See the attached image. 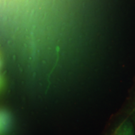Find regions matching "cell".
I'll use <instances>...</instances> for the list:
<instances>
[{
	"label": "cell",
	"instance_id": "cell-1",
	"mask_svg": "<svg viewBox=\"0 0 135 135\" xmlns=\"http://www.w3.org/2000/svg\"><path fill=\"white\" fill-rule=\"evenodd\" d=\"M113 135H134L132 124L129 121H124L114 131Z\"/></svg>",
	"mask_w": 135,
	"mask_h": 135
}]
</instances>
